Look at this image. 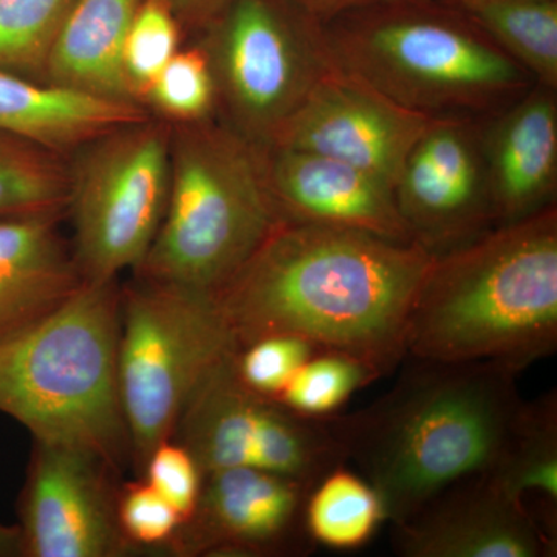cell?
<instances>
[{"mask_svg": "<svg viewBox=\"0 0 557 557\" xmlns=\"http://www.w3.org/2000/svg\"><path fill=\"white\" fill-rule=\"evenodd\" d=\"M200 40L219 119L262 148L336 67L322 24L288 0H231Z\"/></svg>", "mask_w": 557, "mask_h": 557, "instance_id": "obj_8", "label": "cell"}, {"mask_svg": "<svg viewBox=\"0 0 557 557\" xmlns=\"http://www.w3.org/2000/svg\"><path fill=\"white\" fill-rule=\"evenodd\" d=\"M121 289L84 282L35 324L0 336V412L35 442L73 446L113 472L132 456L121 406Z\"/></svg>", "mask_w": 557, "mask_h": 557, "instance_id": "obj_4", "label": "cell"}, {"mask_svg": "<svg viewBox=\"0 0 557 557\" xmlns=\"http://www.w3.org/2000/svg\"><path fill=\"white\" fill-rule=\"evenodd\" d=\"M306 522L318 545L355 549L368 544L386 519L375 490L361 475L341 465L311 487Z\"/></svg>", "mask_w": 557, "mask_h": 557, "instance_id": "obj_24", "label": "cell"}, {"mask_svg": "<svg viewBox=\"0 0 557 557\" xmlns=\"http://www.w3.org/2000/svg\"><path fill=\"white\" fill-rule=\"evenodd\" d=\"M490 474L557 534L556 392L523 401L504 454Z\"/></svg>", "mask_w": 557, "mask_h": 557, "instance_id": "obj_21", "label": "cell"}, {"mask_svg": "<svg viewBox=\"0 0 557 557\" xmlns=\"http://www.w3.org/2000/svg\"><path fill=\"white\" fill-rule=\"evenodd\" d=\"M392 547L403 557H555L557 534L486 472L392 525Z\"/></svg>", "mask_w": 557, "mask_h": 557, "instance_id": "obj_15", "label": "cell"}, {"mask_svg": "<svg viewBox=\"0 0 557 557\" xmlns=\"http://www.w3.org/2000/svg\"><path fill=\"white\" fill-rule=\"evenodd\" d=\"M435 256L358 231L281 222L214 296L236 348L309 341L380 376L408 357V325Z\"/></svg>", "mask_w": 557, "mask_h": 557, "instance_id": "obj_1", "label": "cell"}, {"mask_svg": "<svg viewBox=\"0 0 557 557\" xmlns=\"http://www.w3.org/2000/svg\"><path fill=\"white\" fill-rule=\"evenodd\" d=\"M483 153L496 225L556 205L557 90L534 84L485 116Z\"/></svg>", "mask_w": 557, "mask_h": 557, "instance_id": "obj_17", "label": "cell"}, {"mask_svg": "<svg viewBox=\"0 0 557 557\" xmlns=\"http://www.w3.org/2000/svg\"><path fill=\"white\" fill-rule=\"evenodd\" d=\"M381 376L364 362L338 351L314 354L295 373L277 401L306 417H327L338 412L359 388Z\"/></svg>", "mask_w": 557, "mask_h": 557, "instance_id": "obj_27", "label": "cell"}, {"mask_svg": "<svg viewBox=\"0 0 557 557\" xmlns=\"http://www.w3.org/2000/svg\"><path fill=\"white\" fill-rule=\"evenodd\" d=\"M288 2L319 24H327L344 14L383 5V3L397 2V0H288Z\"/></svg>", "mask_w": 557, "mask_h": 557, "instance_id": "obj_33", "label": "cell"}, {"mask_svg": "<svg viewBox=\"0 0 557 557\" xmlns=\"http://www.w3.org/2000/svg\"><path fill=\"white\" fill-rule=\"evenodd\" d=\"M149 116L148 109L135 102L104 100L0 72V131L64 156Z\"/></svg>", "mask_w": 557, "mask_h": 557, "instance_id": "obj_19", "label": "cell"}, {"mask_svg": "<svg viewBox=\"0 0 557 557\" xmlns=\"http://www.w3.org/2000/svg\"><path fill=\"white\" fill-rule=\"evenodd\" d=\"M73 3L0 0V72L46 83L51 49Z\"/></svg>", "mask_w": 557, "mask_h": 557, "instance_id": "obj_25", "label": "cell"}, {"mask_svg": "<svg viewBox=\"0 0 557 557\" xmlns=\"http://www.w3.org/2000/svg\"><path fill=\"white\" fill-rule=\"evenodd\" d=\"M143 106L170 124L200 123L218 116V89L201 44L180 49L149 87Z\"/></svg>", "mask_w": 557, "mask_h": 557, "instance_id": "obj_26", "label": "cell"}, {"mask_svg": "<svg viewBox=\"0 0 557 557\" xmlns=\"http://www.w3.org/2000/svg\"><path fill=\"white\" fill-rule=\"evenodd\" d=\"M60 220L0 219V336L49 317L86 282Z\"/></svg>", "mask_w": 557, "mask_h": 557, "instance_id": "obj_18", "label": "cell"}, {"mask_svg": "<svg viewBox=\"0 0 557 557\" xmlns=\"http://www.w3.org/2000/svg\"><path fill=\"white\" fill-rule=\"evenodd\" d=\"M149 483L182 518V523L190 518L199 502L203 472L196 458L182 443L166 440L150 453L145 468Z\"/></svg>", "mask_w": 557, "mask_h": 557, "instance_id": "obj_30", "label": "cell"}, {"mask_svg": "<svg viewBox=\"0 0 557 557\" xmlns=\"http://www.w3.org/2000/svg\"><path fill=\"white\" fill-rule=\"evenodd\" d=\"M446 2L453 3L458 9H465V7L472 5V3L482 2V0H446Z\"/></svg>", "mask_w": 557, "mask_h": 557, "instance_id": "obj_35", "label": "cell"}, {"mask_svg": "<svg viewBox=\"0 0 557 557\" xmlns=\"http://www.w3.org/2000/svg\"><path fill=\"white\" fill-rule=\"evenodd\" d=\"M183 35L177 17L164 0H141L127 32L123 54L127 86L138 104L143 106L153 81L182 49Z\"/></svg>", "mask_w": 557, "mask_h": 557, "instance_id": "obj_28", "label": "cell"}, {"mask_svg": "<svg viewBox=\"0 0 557 557\" xmlns=\"http://www.w3.org/2000/svg\"><path fill=\"white\" fill-rule=\"evenodd\" d=\"M139 3L141 0H75L51 49L46 83L138 104L127 86L123 54Z\"/></svg>", "mask_w": 557, "mask_h": 557, "instance_id": "obj_20", "label": "cell"}, {"mask_svg": "<svg viewBox=\"0 0 557 557\" xmlns=\"http://www.w3.org/2000/svg\"><path fill=\"white\" fill-rule=\"evenodd\" d=\"M267 183L278 219L358 231L416 244L394 188L343 161L287 148H263Z\"/></svg>", "mask_w": 557, "mask_h": 557, "instance_id": "obj_16", "label": "cell"}, {"mask_svg": "<svg viewBox=\"0 0 557 557\" xmlns=\"http://www.w3.org/2000/svg\"><path fill=\"white\" fill-rule=\"evenodd\" d=\"M460 10L534 83L557 90V0H482Z\"/></svg>", "mask_w": 557, "mask_h": 557, "instance_id": "obj_22", "label": "cell"}, {"mask_svg": "<svg viewBox=\"0 0 557 557\" xmlns=\"http://www.w3.org/2000/svg\"><path fill=\"white\" fill-rule=\"evenodd\" d=\"M278 222L262 146L219 116L172 124L166 209L135 274L215 296Z\"/></svg>", "mask_w": 557, "mask_h": 557, "instance_id": "obj_6", "label": "cell"}, {"mask_svg": "<svg viewBox=\"0 0 557 557\" xmlns=\"http://www.w3.org/2000/svg\"><path fill=\"white\" fill-rule=\"evenodd\" d=\"M22 556L20 527L2 525L0 523V557Z\"/></svg>", "mask_w": 557, "mask_h": 557, "instance_id": "obj_34", "label": "cell"}, {"mask_svg": "<svg viewBox=\"0 0 557 557\" xmlns=\"http://www.w3.org/2000/svg\"><path fill=\"white\" fill-rule=\"evenodd\" d=\"M236 348L214 296L137 278L121 292L119 384L139 469L174 438L190 397Z\"/></svg>", "mask_w": 557, "mask_h": 557, "instance_id": "obj_7", "label": "cell"}, {"mask_svg": "<svg viewBox=\"0 0 557 557\" xmlns=\"http://www.w3.org/2000/svg\"><path fill=\"white\" fill-rule=\"evenodd\" d=\"M69 203L70 157L0 131V219H62Z\"/></svg>", "mask_w": 557, "mask_h": 557, "instance_id": "obj_23", "label": "cell"}, {"mask_svg": "<svg viewBox=\"0 0 557 557\" xmlns=\"http://www.w3.org/2000/svg\"><path fill=\"white\" fill-rule=\"evenodd\" d=\"M171 134L150 115L73 152L67 214L84 281H115L148 255L170 194Z\"/></svg>", "mask_w": 557, "mask_h": 557, "instance_id": "obj_9", "label": "cell"}, {"mask_svg": "<svg viewBox=\"0 0 557 557\" xmlns=\"http://www.w3.org/2000/svg\"><path fill=\"white\" fill-rule=\"evenodd\" d=\"M100 458L73 446L35 442L21 496L22 556L115 557L129 549L115 493Z\"/></svg>", "mask_w": 557, "mask_h": 557, "instance_id": "obj_12", "label": "cell"}, {"mask_svg": "<svg viewBox=\"0 0 557 557\" xmlns=\"http://www.w3.org/2000/svg\"><path fill=\"white\" fill-rule=\"evenodd\" d=\"M322 28L343 72L423 115H494L536 84L449 2L397 0Z\"/></svg>", "mask_w": 557, "mask_h": 557, "instance_id": "obj_5", "label": "cell"}, {"mask_svg": "<svg viewBox=\"0 0 557 557\" xmlns=\"http://www.w3.org/2000/svg\"><path fill=\"white\" fill-rule=\"evenodd\" d=\"M318 351L321 348L298 336H265L236 348L234 369L249 391L277 399L304 362Z\"/></svg>", "mask_w": 557, "mask_h": 557, "instance_id": "obj_29", "label": "cell"}, {"mask_svg": "<svg viewBox=\"0 0 557 557\" xmlns=\"http://www.w3.org/2000/svg\"><path fill=\"white\" fill-rule=\"evenodd\" d=\"M310 485L251 468L205 472L197 507L180 525V552L211 556H307Z\"/></svg>", "mask_w": 557, "mask_h": 557, "instance_id": "obj_14", "label": "cell"}, {"mask_svg": "<svg viewBox=\"0 0 557 557\" xmlns=\"http://www.w3.org/2000/svg\"><path fill=\"white\" fill-rule=\"evenodd\" d=\"M432 120L388 100L336 65L267 148L304 150L343 161L394 188L406 157Z\"/></svg>", "mask_w": 557, "mask_h": 557, "instance_id": "obj_13", "label": "cell"}, {"mask_svg": "<svg viewBox=\"0 0 557 557\" xmlns=\"http://www.w3.org/2000/svg\"><path fill=\"white\" fill-rule=\"evenodd\" d=\"M116 515L131 545L164 544L182 525L178 512L146 480L129 483L120 494Z\"/></svg>", "mask_w": 557, "mask_h": 557, "instance_id": "obj_31", "label": "cell"}, {"mask_svg": "<svg viewBox=\"0 0 557 557\" xmlns=\"http://www.w3.org/2000/svg\"><path fill=\"white\" fill-rule=\"evenodd\" d=\"M174 16L177 17L183 33H203L231 0H164Z\"/></svg>", "mask_w": 557, "mask_h": 557, "instance_id": "obj_32", "label": "cell"}, {"mask_svg": "<svg viewBox=\"0 0 557 557\" xmlns=\"http://www.w3.org/2000/svg\"><path fill=\"white\" fill-rule=\"evenodd\" d=\"M234 351L211 370L178 421L180 443L201 472L251 468L314 486L347 465L330 416H300L249 391L234 369Z\"/></svg>", "mask_w": 557, "mask_h": 557, "instance_id": "obj_10", "label": "cell"}, {"mask_svg": "<svg viewBox=\"0 0 557 557\" xmlns=\"http://www.w3.org/2000/svg\"><path fill=\"white\" fill-rule=\"evenodd\" d=\"M520 373L497 361L412 358L368 408L330 416L386 522H406L446 487L496 468L523 406Z\"/></svg>", "mask_w": 557, "mask_h": 557, "instance_id": "obj_2", "label": "cell"}, {"mask_svg": "<svg viewBox=\"0 0 557 557\" xmlns=\"http://www.w3.org/2000/svg\"><path fill=\"white\" fill-rule=\"evenodd\" d=\"M483 120L434 116L395 182L399 215L413 242L431 255H446L497 226L483 153Z\"/></svg>", "mask_w": 557, "mask_h": 557, "instance_id": "obj_11", "label": "cell"}, {"mask_svg": "<svg viewBox=\"0 0 557 557\" xmlns=\"http://www.w3.org/2000/svg\"><path fill=\"white\" fill-rule=\"evenodd\" d=\"M556 348V205L435 256L409 318L410 357L523 372Z\"/></svg>", "mask_w": 557, "mask_h": 557, "instance_id": "obj_3", "label": "cell"}]
</instances>
